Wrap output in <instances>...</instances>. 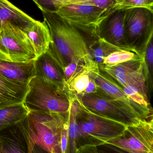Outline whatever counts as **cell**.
Wrapping results in <instances>:
<instances>
[{
	"mask_svg": "<svg viewBox=\"0 0 153 153\" xmlns=\"http://www.w3.org/2000/svg\"><path fill=\"white\" fill-rule=\"evenodd\" d=\"M141 58L143 57L134 51L120 49L112 52L106 57L102 64L113 66L129 60Z\"/></svg>",
	"mask_w": 153,
	"mask_h": 153,
	"instance_id": "obj_24",
	"label": "cell"
},
{
	"mask_svg": "<svg viewBox=\"0 0 153 153\" xmlns=\"http://www.w3.org/2000/svg\"><path fill=\"white\" fill-rule=\"evenodd\" d=\"M140 7L153 9V2L152 0H116L111 9L114 12L117 10H126Z\"/></svg>",
	"mask_w": 153,
	"mask_h": 153,
	"instance_id": "obj_25",
	"label": "cell"
},
{
	"mask_svg": "<svg viewBox=\"0 0 153 153\" xmlns=\"http://www.w3.org/2000/svg\"><path fill=\"white\" fill-rule=\"evenodd\" d=\"M152 1L153 3V0H152Z\"/></svg>",
	"mask_w": 153,
	"mask_h": 153,
	"instance_id": "obj_30",
	"label": "cell"
},
{
	"mask_svg": "<svg viewBox=\"0 0 153 153\" xmlns=\"http://www.w3.org/2000/svg\"><path fill=\"white\" fill-rule=\"evenodd\" d=\"M30 112L23 102L0 109V131L22 121Z\"/></svg>",
	"mask_w": 153,
	"mask_h": 153,
	"instance_id": "obj_21",
	"label": "cell"
},
{
	"mask_svg": "<svg viewBox=\"0 0 153 153\" xmlns=\"http://www.w3.org/2000/svg\"><path fill=\"white\" fill-rule=\"evenodd\" d=\"M69 144V120L64 124L61 133V146L62 153H68Z\"/></svg>",
	"mask_w": 153,
	"mask_h": 153,
	"instance_id": "obj_26",
	"label": "cell"
},
{
	"mask_svg": "<svg viewBox=\"0 0 153 153\" xmlns=\"http://www.w3.org/2000/svg\"><path fill=\"white\" fill-rule=\"evenodd\" d=\"M146 120L148 122L150 129L153 133V113L148 116Z\"/></svg>",
	"mask_w": 153,
	"mask_h": 153,
	"instance_id": "obj_28",
	"label": "cell"
},
{
	"mask_svg": "<svg viewBox=\"0 0 153 153\" xmlns=\"http://www.w3.org/2000/svg\"><path fill=\"white\" fill-rule=\"evenodd\" d=\"M106 9L91 4H75L62 7L55 13L85 35L88 41L100 37L99 30L105 21Z\"/></svg>",
	"mask_w": 153,
	"mask_h": 153,
	"instance_id": "obj_7",
	"label": "cell"
},
{
	"mask_svg": "<svg viewBox=\"0 0 153 153\" xmlns=\"http://www.w3.org/2000/svg\"><path fill=\"white\" fill-rule=\"evenodd\" d=\"M104 145L109 146L119 152L153 153V133L147 120L143 119L137 124L127 126L122 135Z\"/></svg>",
	"mask_w": 153,
	"mask_h": 153,
	"instance_id": "obj_8",
	"label": "cell"
},
{
	"mask_svg": "<svg viewBox=\"0 0 153 153\" xmlns=\"http://www.w3.org/2000/svg\"><path fill=\"white\" fill-rule=\"evenodd\" d=\"M100 71L122 87L127 86L137 71L143 65V58L129 60L113 66L98 65Z\"/></svg>",
	"mask_w": 153,
	"mask_h": 153,
	"instance_id": "obj_14",
	"label": "cell"
},
{
	"mask_svg": "<svg viewBox=\"0 0 153 153\" xmlns=\"http://www.w3.org/2000/svg\"><path fill=\"white\" fill-rule=\"evenodd\" d=\"M35 60L25 63H13L0 60V74L20 83L29 84L36 76Z\"/></svg>",
	"mask_w": 153,
	"mask_h": 153,
	"instance_id": "obj_16",
	"label": "cell"
},
{
	"mask_svg": "<svg viewBox=\"0 0 153 153\" xmlns=\"http://www.w3.org/2000/svg\"><path fill=\"white\" fill-rule=\"evenodd\" d=\"M147 44L150 45V46H152L153 47V31Z\"/></svg>",
	"mask_w": 153,
	"mask_h": 153,
	"instance_id": "obj_29",
	"label": "cell"
},
{
	"mask_svg": "<svg viewBox=\"0 0 153 153\" xmlns=\"http://www.w3.org/2000/svg\"><path fill=\"white\" fill-rule=\"evenodd\" d=\"M124 30L130 50L143 57L153 31V9L140 7L125 10Z\"/></svg>",
	"mask_w": 153,
	"mask_h": 153,
	"instance_id": "obj_5",
	"label": "cell"
},
{
	"mask_svg": "<svg viewBox=\"0 0 153 153\" xmlns=\"http://www.w3.org/2000/svg\"><path fill=\"white\" fill-rule=\"evenodd\" d=\"M24 119L0 131V153H28Z\"/></svg>",
	"mask_w": 153,
	"mask_h": 153,
	"instance_id": "obj_12",
	"label": "cell"
},
{
	"mask_svg": "<svg viewBox=\"0 0 153 153\" xmlns=\"http://www.w3.org/2000/svg\"><path fill=\"white\" fill-rule=\"evenodd\" d=\"M41 10L55 13L64 6L75 4H91L103 9L115 4L116 0H32Z\"/></svg>",
	"mask_w": 153,
	"mask_h": 153,
	"instance_id": "obj_20",
	"label": "cell"
},
{
	"mask_svg": "<svg viewBox=\"0 0 153 153\" xmlns=\"http://www.w3.org/2000/svg\"><path fill=\"white\" fill-rule=\"evenodd\" d=\"M34 20L8 0H0V27L5 22H9L23 31Z\"/></svg>",
	"mask_w": 153,
	"mask_h": 153,
	"instance_id": "obj_19",
	"label": "cell"
},
{
	"mask_svg": "<svg viewBox=\"0 0 153 153\" xmlns=\"http://www.w3.org/2000/svg\"><path fill=\"white\" fill-rule=\"evenodd\" d=\"M90 75L98 89L108 95L116 104L124 110L146 119L153 113L152 107H144L134 102L125 93L121 85L109 76L102 72L97 67L93 69Z\"/></svg>",
	"mask_w": 153,
	"mask_h": 153,
	"instance_id": "obj_9",
	"label": "cell"
},
{
	"mask_svg": "<svg viewBox=\"0 0 153 153\" xmlns=\"http://www.w3.org/2000/svg\"><path fill=\"white\" fill-rule=\"evenodd\" d=\"M32 44L37 58L47 52L51 42L50 30L46 22L35 20L23 30Z\"/></svg>",
	"mask_w": 153,
	"mask_h": 153,
	"instance_id": "obj_17",
	"label": "cell"
},
{
	"mask_svg": "<svg viewBox=\"0 0 153 153\" xmlns=\"http://www.w3.org/2000/svg\"><path fill=\"white\" fill-rule=\"evenodd\" d=\"M69 118V113L30 111L25 119L28 153H62L61 133Z\"/></svg>",
	"mask_w": 153,
	"mask_h": 153,
	"instance_id": "obj_3",
	"label": "cell"
},
{
	"mask_svg": "<svg viewBox=\"0 0 153 153\" xmlns=\"http://www.w3.org/2000/svg\"><path fill=\"white\" fill-rule=\"evenodd\" d=\"M35 49L22 29L7 22L0 27V60L25 63L36 59Z\"/></svg>",
	"mask_w": 153,
	"mask_h": 153,
	"instance_id": "obj_6",
	"label": "cell"
},
{
	"mask_svg": "<svg viewBox=\"0 0 153 153\" xmlns=\"http://www.w3.org/2000/svg\"><path fill=\"white\" fill-rule=\"evenodd\" d=\"M78 103L74 96L69 111V144L68 153H77V125L76 115L78 110Z\"/></svg>",
	"mask_w": 153,
	"mask_h": 153,
	"instance_id": "obj_23",
	"label": "cell"
},
{
	"mask_svg": "<svg viewBox=\"0 0 153 153\" xmlns=\"http://www.w3.org/2000/svg\"><path fill=\"white\" fill-rule=\"evenodd\" d=\"M90 76H91V75H90ZM98 90H99V89H98L97 84L95 83L94 80L91 76L90 82H89L84 94L94 93L97 92Z\"/></svg>",
	"mask_w": 153,
	"mask_h": 153,
	"instance_id": "obj_27",
	"label": "cell"
},
{
	"mask_svg": "<svg viewBox=\"0 0 153 153\" xmlns=\"http://www.w3.org/2000/svg\"><path fill=\"white\" fill-rule=\"evenodd\" d=\"M98 66L91 57L85 60L84 63L78 68L66 83V88L71 96L83 95L90 82V72Z\"/></svg>",
	"mask_w": 153,
	"mask_h": 153,
	"instance_id": "obj_18",
	"label": "cell"
},
{
	"mask_svg": "<svg viewBox=\"0 0 153 153\" xmlns=\"http://www.w3.org/2000/svg\"><path fill=\"white\" fill-rule=\"evenodd\" d=\"M41 11L51 34L47 52L63 71L71 63L91 57L87 39L82 32L56 13Z\"/></svg>",
	"mask_w": 153,
	"mask_h": 153,
	"instance_id": "obj_1",
	"label": "cell"
},
{
	"mask_svg": "<svg viewBox=\"0 0 153 153\" xmlns=\"http://www.w3.org/2000/svg\"><path fill=\"white\" fill-rule=\"evenodd\" d=\"M35 63L36 76L67 90L62 69L48 52L38 57Z\"/></svg>",
	"mask_w": 153,
	"mask_h": 153,
	"instance_id": "obj_13",
	"label": "cell"
},
{
	"mask_svg": "<svg viewBox=\"0 0 153 153\" xmlns=\"http://www.w3.org/2000/svg\"><path fill=\"white\" fill-rule=\"evenodd\" d=\"M125 10H117L110 15L100 27L99 37L116 46L131 51L125 39Z\"/></svg>",
	"mask_w": 153,
	"mask_h": 153,
	"instance_id": "obj_11",
	"label": "cell"
},
{
	"mask_svg": "<svg viewBox=\"0 0 153 153\" xmlns=\"http://www.w3.org/2000/svg\"><path fill=\"white\" fill-rule=\"evenodd\" d=\"M29 91L28 84L14 81L0 74V109L23 102Z\"/></svg>",
	"mask_w": 153,
	"mask_h": 153,
	"instance_id": "obj_15",
	"label": "cell"
},
{
	"mask_svg": "<svg viewBox=\"0 0 153 153\" xmlns=\"http://www.w3.org/2000/svg\"><path fill=\"white\" fill-rule=\"evenodd\" d=\"M87 43L90 56L98 65L102 64L104 58L112 52L122 49L100 37L88 40Z\"/></svg>",
	"mask_w": 153,
	"mask_h": 153,
	"instance_id": "obj_22",
	"label": "cell"
},
{
	"mask_svg": "<svg viewBox=\"0 0 153 153\" xmlns=\"http://www.w3.org/2000/svg\"><path fill=\"white\" fill-rule=\"evenodd\" d=\"M76 115L77 153L97 152L98 146L124 134L127 126L86 107L79 97Z\"/></svg>",
	"mask_w": 153,
	"mask_h": 153,
	"instance_id": "obj_2",
	"label": "cell"
},
{
	"mask_svg": "<svg viewBox=\"0 0 153 153\" xmlns=\"http://www.w3.org/2000/svg\"><path fill=\"white\" fill-rule=\"evenodd\" d=\"M76 96L89 109L105 115L126 125L137 124L143 119L119 107L108 95L100 90L94 93Z\"/></svg>",
	"mask_w": 153,
	"mask_h": 153,
	"instance_id": "obj_10",
	"label": "cell"
},
{
	"mask_svg": "<svg viewBox=\"0 0 153 153\" xmlns=\"http://www.w3.org/2000/svg\"><path fill=\"white\" fill-rule=\"evenodd\" d=\"M28 84L23 102L30 111L69 113L73 97L67 90L36 76Z\"/></svg>",
	"mask_w": 153,
	"mask_h": 153,
	"instance_id": "obj_4",
	"label": "cell"
}]
</instances>
